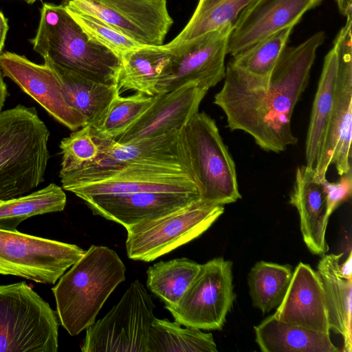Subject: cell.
<instances>
[{
	"label": "cell",
	"mask_w": 352,
	"mask_h": 352,
	"mask_svg": "<svg viewBox=\"0 0 352 352\" xmlns=\"http://www.w3.org/2000/svg\"><path fill=\"white\" fill-rule=\"evenodd\" d=\"M81 199L98 195L142 192L199 193L192 177L178 167L134 164L110 173L102 180L67 187Z\"/></svg>",
	"instance_id": "obj_16"
},
{
	"label": "cell",
	"mask_w": 352,
	"mask_h": 352,
	"mask_svg": "<svg viewBox=\"0 0 352 352\" xmlns=\"http://www.w3.org/2000/svg\"><path fill=\"white\" fill-rule=\"evenodd\" d=\"M336 72V56L332 48L324 58L305 142V165L313 169L324 140L331 112Z\"/></svg>",
	"instance_id": "obj_26"
},
{
	"label": "cell",
	"mask_w": 352,
	"mask_h": 352,
	"mask_svg": "<svg viewBox=\"0 0 352 352\" xmlns=\"http://www.w3.org/2000/svg\"><path fill=\"white\" fill-rule=\"evenodd\" d=\"M0 69L56 120L72 131L87 124L85 117L65 100L58 80L45 62L36 64L23 55L0 54Z\"/></svg>",
	"instance_id": "obj_15"
},
{
	"label": "cell",
	"mask_w": 352,
	"mask_h": 352,
	"mask_svg": "<svg viewBox=\"0 0 352 352\" xmlns=\"http://www.w3.org/2000/svg\"><path fill=\"white\" fill-rule=\"evenodd\" d=\"M340 13L346 17L352 19V0H335Z\"/></svg>",
	"instance_id": "obj_38"
},
{
	"label": "cell",
	"mask_w": 352,
	"mask_h": 352,
	"mask_svg": "<svg viewBox=\"0 0 352 352\" xmlns=\"http://www.w3.org/2000/svg\"><path fill=\"white\" fill-rule=\"evenodd\" d=\"M154 96L140 92L122 97L118 94L92 129L103 137L115 140L123 133L152 104Z\"/></svg>",
	"instance_id": "obj_32"
},
{
	"label": "cell",
	"mask_w": 352,
	"mask_h": 352,
	"mask_svg": "<svg viewBox=\"0 0 352 352\" xmlns=\"http://www.w3.org/2000/svg\"><path fill=\"white\" fill-rule=\"evenodd\" d=\"M254 0H199L183 30L165 47L170 48L227 25H234Z\"/></svg>",
	"instance_id": "obj_30"
},
{
	"label": "cell",
	"mask_w": 352,
	"mask_h": 352,
	"mask_svg": "<svg viewBox=\"0 0 352 352\" xmlns=\"http://www.w3.org/2000/svg\"><path fill=\"white\" fill-rule=\"evenodd\" d=\"M208 89L195 82L155 96L149 107L114 140L120 144L181 131L199 110Z\"/></svg>",
	"instance_id": "obj_17"
},
{
	"label": "cell",
	"mask_w": 352,
	"mask_h": 352,
	"mask_svg": "<svg viewBox=\"0 0 352 352\" xmlns=\"http://www.w3.org/2000/svg\"><path fill=\"white\" fill-rule=\"evenodd\" d=\"M343 254H325L317 266L324 294L330 330L344 339L345 352H351V253L340 263Z\"/></svg>",
	"instance_id": "obj_22"
},
{
	"label": "cell",
	"mask_w": 352,
	"mask_h": 352,
	"mask_svg": "<svg viewBox=\"0 0 352 352\" xmlns=\"http://www.w3.org/2000/svg\"><path fill=\"white\" fill-rule=\"evenodd\" d=\"M21 1H23L24 2H25L26 3L28 4H33L34 3H35L37 0H21Z\"/></svg>",
	"instance_id": "obj_40"
},
{
	"label": "cell",
	"mask_w": 352,
	"mask_h": 352,
	"mask_svg": "<svg viewBox=\"0 0 352 352\" xmlns=\"http://www.w3.org/2000/svg\"><path fill=\"white\" fill-rule=\"evenodd\" d=\"M232 29V25H227L168 48L173 55L160 76L158 94L173 91L189 82L209 90L222 80Z\"/></svg>",
	"instance_id": "obj_13"
},
{
	"label": "cell",
	"mask_w": 352,
	"mask_h": 352,
	"mask_svg": "<svg viewBox=\"0 0 352 352\" xmlns=\"http://www.w3.org/2000/svg\"><path fill=\"white\" fill-rule=\"evenodd\" d=\"M66 11L91 41L109 50L120 58L127 52L142 45L91 15Z\"/></svg>",
	"instance_id": "obj_35"
},
{
	"label": "cell",
	"mask_w": 352,
	"mask_h": 352,
	"mask_svg": "<svg viewBox=\"0 0 352 352\" xmlns=\"http://www.w3.org/2000/svg\"><path fill=\"white\" fill-rule=\"evenodd\" d=\"M172 55V51L164 44L140 45L127 52L120 58L118 89L133 90L150 96L158 94L160 76Z\"/></svg>",
	"instance_id": "obj_25"
},
{
	"label": "cell",
	"mask_w": 352,
	"mask_h": 352,
	"mask_svg": "<svg viewBox=\"0 0 352 352\" xmlns=\"http://www.w3.org/2000/svg\"><path fill=\"white\" fill-rule=\"evenodd\" d=\"M294 27L281 30L232 56L230 62L251 74L267 76L286 47Z\"/></svg>",
	"instance_id": "obj_33"
},
{
	"label": "cell",
	"mask_w": 352,
	"mask_h": 352,
	"mask_svg": "<svg viewBox=\"0 0 352 352\" xmlns=\"http://www.w3.org/2000/svg\"><path fill=\"white\" fill-rule=\"evenodd\" d=\"M329 206L334 211L343 201H347L352 192V170L340 175L336 182H329L322 179Z\"/></svg>",
	"instance_id": "obj_36"
},
{
	"label": "cell",
	"mask_w": 352,
	"mask_h": 352,
	"mask_svg": "<svg viewBox=\"0 0 352 352\" xmlns=\"http://www.w3.org/2000/svg\"><path fill=\"white\" fill-rule=\"evenodd\" d=\"M351 19L338 33L333 49L336 56L337 72L331 112L324 140L314 171L320 179L334 164L342 175L351 170L352 136V44Z\"/></svg>",
	"instance_id": "obj_10"
},
{
	"label": "cell",
	"mask_w": 352,
	"mask_h": 352,
	"mask_svg": "<svg viewBox=\"0 0 352 352\" xmlns=\"http://www.w3.org/2000/svg\"><path fill=\"white\" fill-rule=\"evenodd\" d=\"M323 0H254L240 14L230 34L231 56L288 27Z\"/></svg>",
	"instance_id": "obj_18"
},
{
	"label": "cell",
	"mask_w": 352,
	"mask_h": 352,
	"mask_svg": "<svg viewBox=\"0 0 352 352\" xmlns=\"http://www.w3.org/2000/svg\"><path fill=\"white\" fill-rule=\"evenodd\" d=\"M30 42L43 59L93 80L118 86L120 58L91 41L60 4L42 5L36 34Z\"/></svg>",
	"instance_id": "obj_4"
},
{
	"label": "cell",
	"mask_w": 352,
	"mask_h": 352,
	"mask_svg": "<svg viewBox=\"0 0 352 352\" xmlns=\"http://www.w3.org/2000/svg\"><path fill=\"white\" fill-rule=\"evenodd\" d=\"M199 199L197 192H142L98 195L82 199L94 214L127 228L162 217Z\"/></svg>",
	"instance_id": "obj_19"
},
{
	"label": "cell",
	"mask_w": 352,
	"mask_h": 352,
	"mask_svg": "<svg viewBox=\"0 0 352 352\" xmlns=\"http://www.w3.org/2000/svg\"><path fill=\"white\" fill-rule=\"evenodd\" d=\"M44 62L54 70L67 102L85 117L87 124H97L120 94L118 86L93 80L47 59Z\"/></svg>",
	"instance_id": "obj_23"
},
{
	"label": "cell",
	"mask_w": 352,
	"mask_h": 352,
	"mask_svg": "<svg viewBox=\"0 0 352 352\" xmlns=\"http://www.w3.org/2000/svg\"><path fill=\"white\" fill-rule=\"evenodd\" d=\"M177 321L155 318L148 338V352H217L210 333Z\"/></svg>",
	"instance_id": "obj_29"
},
{
	"label": "cell",
	"mask_w": 352,
	"mask_h": 352,
	"mask_svg": "<svg viewBox=\"0 0 352 352\" xmlns=\"http://www.w3.org/2000/svg\"><path fill=\"white\" fill-rule=\"evenodd\" d=\"M50 135L34 107L0 112V200L28 194L45 181Z\"/></svg>",
	"instance_id": "obj_3"
},
{
	"label": "cell",
	"mask_w": 352,
	"mask_h": 352,
	"mask_svg": "<svg viewBox=\"0 0 352 352\" xmlns=\"http://www.w3.org/2000/svg\"><path fill=\"white\" fill-rule=\"evenodd\" d=\"M255 340L263 352H336L330 334L290 324L274 314L254 327Z\"/></svg>",
	"instance_id": "obj_24"
},
{
	"label": "cell",
	"mask_w": 352,
	"mask_h": 352,
	"mask_svg": "<svg viewBox=\"0 0 352 352\" xmlns=\"http://www.w3.org/2000/svg\"><path fill=\"white\" fill-rule=\"evenodd\" d=\"M292 274L289 265L257 262L248 277L252 305L263 314L276 308L286 294Z\"/></svg>",
	"instance_id": "obj_31"
},
{
	"label": "cell",
	"mask_w": 352,
	"mask_h": 352,
	"mask_svg": "<svg viewBox=\"0 0 352 352\" xmlns=\"http://www.w3.org/2000/svg\"><path fill=\"white\" fill-rule=\"evenodd\" d=\"M200 267L188 258L160 261L146 271L147 287L164 302L166 309L175 307Z\"/></svg>",
	"instance_id": "obj_28"
},
{
	"label": "cell",
	"mask_w": 352,
	"mask_h": 352,
	"mask_svg": "<svg viewBox=\"0 0 352 352\" xmlns=\"http://www.w3.org/2000/svg\"><path fill=\"white\" fill-rule=\"evenodd\" d=\"M56 311L25 282L0 285V352H57Z\"/></svg>",
	"instance_id": "obj_6"
},
{
	"label": "cell",
	"mask_w": 352,
	"mask_h": 352,
	"mask_svg": "<svg viewBox=\"0 0 352 352\" xmlns=\"http://www.w3.org/2000/svg\"><path fill=\"white\" fill-rule=\"evenodd\" d=\"M60 5L91 15L142 45H163L174 23L167 0H62Z\"/></svg>",
	"instance_id": "obj_14"
},
{
	"label": "cell",
	"mask_w": 352,
	"mask_h": 352,
	"mask_svg": "<svg viewBox=\"0 0 352 352\" xmlns=\"http://www.w3.org/2000/svg\"><path fill=\"white\" fill-rule=\"evenodd\" d=\"M289 203L298 212L300 231L308 249L316 255L327 253L329 246L326 231L333 211L329 206L322 179L316 175L314 169L306 165L297 168Z\"/></svg>",
	"instance_id": "obj_21"
},
{
	"label": "cell",
	"mask_w": 352,
	"mask_h": 352,
	"mask_svg": "<svg viewBox=\"0 0 352 352\" xmlns=\"http://www.w3.org/2000/svg\"><path fill=\"white\" fill-rule=\"evenodd\" d=\"M79 246L0 229V274L54 285L85 254Z\"/></svg>",
	"instance_id": "obj_11"
},
{
	"label": "cell",
	"mask_w": 352,
	"mask_h": 352,
	"mask_svg": "<svg viewBox=\"0 0 352 352\" xmlns=\"http://www.w3.org/2000/svg\"><path fill=\"white\" fill-rule=\"evenodd\" d=\"M223 212V206L199 199L159 219L129 227L127 256L135 261H154L199 236Z\"/></svg>",
	"instance_id": "obj_9"
},
{
	"label": "cell",
	"mask_w": 352,
	"mask_h": 352,
	"mask_svg": "<svg viewBox=\"0 0 352 352\" xmlns=\"http://www.w3.org/2000/svg\"><path fill=\"white\" fill-rule=\"evenodd\" d=\"M66 202L63 188L53 183L23 195L0 200V229L16 230L30 217L63 210Z\"/></svg>",
	"instance_id": "obj_27"
},
{
	"label": "cell",
	"mask_w": 352,
	"mask_h": 352,
	"mask_svg": "<svg viewBox=\"0 0 352 352\" xmlns=\"http://www.w3.org/2000/svg\"><path fill=\"white\" fill-rule=\"evenodd\" d=\"M232 263L221 257L201 265L178 305L168 310L182 325L219 330L235 298Z\"/></svg>",
	"instance_id": "obj_12"
},
{
	"label": "cell",
	"mask_w": 352,
	"mask_h": 352,
	"mask_svg": "<svg viewBox=\"0 0 352 352\" xmlns=\"http://www.w3.org/2000/svg\"><path fill=\"white\" fill-rule=\"evenodd\" d=\"M155 305L138 280L131 283L118 302L86 329L82 352H148Z\"/></svg>",
	"instance_id": "obj_8"
},
{
	"label": "cell",
	"mask_w": 352,
	"mask_h": 352,
	"mask_svg": "<svg viewBox=\"0 0 352 352\" xmlns=\"http://www.w3.org/2000/svg\"><path fill=\"white\" fill-rule=\"evenodd\" d=\"M274 317L286 323L330 334L324 294L316 271L299 263Z\"/></svg>",
	"instance_id": "obj_20"
},
{
	"label": "cell",
	"mask_w": 352,
	"mask_h": 352,
	"mask_svg": "<svg viewBox=\"0 0 352 352\" xmlns=\"http://www.w3.org/2000/svg\"><path fill=\"white\" fill-rule=\"evenodd\" d=\"M9 29L8 19L0 10V54L5 45L7 33Z\"/></svg>",
	"instance_id": "obj_37"
},
{
	"label": "cell",
	"mask_w": 352,
	"mask_h": 352,
	"mask_svg": "<svg viewBox=\"0 0 352 352\" xmlns=\"http://www.w3.org/2000/svg\"><path fill=\"white\" fill-rule=\"evenodd\" d=\"M325 40L318 32L296 47H285L269 76L243 70L230 61L214 103L224 112L228 127L251 135L266 151L280 153L296 144L291 120L308 86L317 49Z\"/></svg>",
	"instance_id": "obj_1"
},
{
	"label": "cell",
	"mask_w": 352,
	"mask_h": 352,
	"mask_svg": "<svg viewBox=\"0 0 352 352\" xmlns=\"http://www.w3.org/2000/svg\"><path fill=\"white\" fill-rule=\"evenodd\" d=\"M125 265L106 246L92 245L52 288L63 328L77 336L95 322L116 287L125 280Z\"/></svg>",
	"instance_id": "obj_2"
},
{
	"label": "cell",
	"mask_w": 352,
	"mask_h": 352,
	"mask_svg": "<svg viewBox=\"0 0 352 352\" xmlns=\"http://www.w3.org/2000/svg\"><path fill=\"white\" fill-rule=\"evenodd\" d=\"M91 132L100 146V153L85 167L59 174L63 189L100 181L111 172L134 164L178 167L191 175L182 131L125 144L103 137L92 128Z\"/></svg>",
	"instance_id": "obj_7"
},
{
	"label": "cell",
	"mask_w": 352,
	"mask_h": 352,
	"mask_svg": "<svg viewBox=\"0 0 352 352\" xmlns=\"http://www.w3.org/2000/svg\"><path fill=\"white\" fill-rule=\"evenodd\" d=\"M182 133L200 199L223 206L241 199L234 162L215 121L205 112L198 111Z\"/></svg>",
	"instance_id": "obj_5"
},
{
	"label": "cell",
	"mask_w": 352,
	"mask_h": 352,
	"mask_svg": "<svg viewBox=\"0 0 352 352\" xmlns=\"http://www.w3.org/2000/svg\"><path fill=\"white\" fill-rule=\"evenodd\" d=\"M59 147L62 155L60 174L76 171L85 167L93 162L100 153L89 124L63 138Z\"/></svg>",
	"instance_id": "obj_34"
},
{
	"label": "cell",
	"mask_w": 352,
	"mask_h": 352,
	"mask_svg": "<svg viewBox=\"0 0 352 352\" xmlns=\"http://www.w3.org/2000/svg\"><path fill=\"white\" fill-rule=\"evenodd\" d=\"M8 96V87L3 80V74L0 69V112L2 111Z\"/></svg>",
	"instance_id": "obj_39"
}]
</instances>
